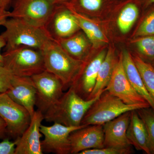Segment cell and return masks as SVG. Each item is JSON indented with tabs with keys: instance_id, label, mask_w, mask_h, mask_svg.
I'll return each mask as SVG.
<instances>
[{
	"instance_id": "31",
	"label": "cell",
	"mask_w": 154,
	"mask_h": 154,
	"mask_svg": "<svg viewBox=\"0 0 154 154\" xmlns=\"http://www.w3.org/2000/svg\"><path fill=\"white\" fill-rule=\"evenodd\" d=\"M10 11L5 9H0V26H4L7 20L10 18Z\"/></svg>"
},
{
	"instance_id": "7",
	"label": "cell",
	"mask_w": 154,
	"mask_h": 154,
	"mask_svg": "<svg viewBox=\"0 0 154 154\" xmlns=\"http://www.w3.org/2000/svg\"><path fill=\"white\" fill-rule=\"evenodd\" d=\"M0 117L7 125V137H20L30 124L28 110L10 98L6 93L0 94Z\"/></svg>"
},
{
	"instance_id": "23",
	"label": "cell",
	"mask_w": 154,
	"mask_h": 154,
	"mask_svg": "<svg viewBox=\"0 0 154 154\" xmlns=\"http://www.w3.org/2000/svg\"><path fill=\"white\" fill-rule=\"evenodd\" d=\"M142 79L145 87L154 100V68L139 57L133 58Z\"/></svg>"
},
{
	"instance_id": "1",
	"label": "cell",
	"mask_w": 154,
	"mask_h": 154,
	"mask_svg": "<svg viewBox=\"0 0 154 154\" xmlns=\"http://www.w3.org/2000/svg\"><path fill=\"white\" fill-rule=\"evenodd\" d=\"M102 93L93 99L85 100L70 87L44 114V120L68 126H80L87 111Z\"/></svg>"
},
{
	"instance_id": "21",
	"label": "cell",
	"mask_w": 154,
	"mask_h": 154,
	"mask_svg": "<svg viewBox=\"0 0 154 154\" xmlns=\"http://www.w3.org/2000/svg\"><path fill=\"white\" fill-rule=\"evenodd\" d=\"M66 6L72 12L76 18L80 28L94 48L99 47L107 42L105 34L95 22L85 15L77 12L70 6Z\"/></svg>"
},
{
	"instance_id": "26",
	"label": "cell",
	"mask_w": 154,
	"mask_h": 154,
	"mask_svg": "<svg viewBox=\"0 0 154 154\" xmlns=\"http://www.w3.org/2000/svg\"><path fill=\"white\" fill-rule=\"evenodd\" d=\"M150 35H154V11L144 19L135 33L137 37Z\"/></svg>"
},
{
	"instance_id": "6",
	"label": "cell",
	"mask_w": 154,
	"mask_h": 154,
	"mask_svg": "<svg viewBox=\"0 0 154 154\" xmlns=\"http://www.w3.org/2000/svg\"><path fill=\"white\" fill-rule=\"evenodd\" d=\"M10 17L21 19L34 26L46 28L56 5L52 0H13Z\"/></svg>"
},
{
	"instance_id": "2",
	"label": "cell",
	"mask_w": 154,
	"mask_h": 154,
	"mask_svg": "<svg viewBox=\"0 0 154 154\" xmlns=\"http://www.w3.org/2000/svg\"><path fill=\"white\" fill-rule=\"evenodd\" d=\"M2 33L6 42L5 50L28 46L42 50L53 40L46 28L37 27L18 18L10 17Z\"/></svg>"
},
{
	"instance_id": "11",
	"label": "cell",
	"mask_w": 154,
	"mask_h": 154,
	"mask_svg": "<svg viewBox=\"0 0 154 154\" xmlns=\"http://www.w3.org/2000/svg\"><path fill=\"white\" fill-rule=\"evenodd\" d=\"M106 53L105 50L102 51L90 60L88 57L83 62L79 74L71 86V88L83 99L88 100L94 90L99 69Z\"/></svg>"
},
{
	"instance_id": "25",
	"label": "cell",
	"mask_w": 154,
	"mask_h": 154,
	"mask_svg": "<svg viewBox=\"0 0 154 154\" xmlns=\"http://www.w3.org/2000/svg\"><path fill=\"white\" fill-rule=\"evenodd\" d=\"M135 43L142 54L151 59H154V35L143 36Z\"/></svg>"
},
{
	"instance_id": "34",
	"label": "cell",
	"mask_w": 154,
	"mask_h": 154,
	"mask_svg": "<svg viewBox=\"0 0 154 154\" xmlns=\"http://www.w3.org/2000/svg\"><path fill=\"white\" fill-rule=\"evenodd\" d=\"M13 0H0V9L7 10Z\"/></svg>"
},
{
	"instance_id": "19",
	"label": "cell",
	"mask_w": 154,
	"mask_h": 154,
	"mask_svg": "<svg viewBox=\"0 0 154 154\" xmlns=\"http://www.w3.org/2000/svg\"><path fill=\"white\" fill-rule=\"evenodd\" d=\"M56 41L65 51L75 59L84 62L88 58L90 42L84 32H77L69 37Z\"/></svg>"
},
{
	"instance_id": "18",
	"label": "cell",
	"mask_w": 154,
	"mask_h": 154,
	"mask_svg": "<svg viewBox=\"0 0 154 154\" xmlns=\"http://www.w3.org/2000/svg\"><path fill=\"white\" fill-rule=\"evenodd\" d=\"M121 54L123 68L130 83L134 89L144 98L150 106L154 110V99L146 89L132 56L126 50L123 51Z\"/></svg>"
},
{
	"instance_id": "32",
	"label": "cell",
	"mask_w": 154,
	"mask_h": 154,
	"mask_svg": "<svg viewBox=\"0 0 154 154\" xmlns=\"http://www.w3.org/2000/svg\"><path fill=\"white\" fill-rule=\"evenodd\" d=\"M7 137V125L2 119L0 117V139Z\"/></svg>"
},
{
	"instance_id": "33",
	"label": "cell",
	"mask_w": 154,
	"mask_h": 154,
	"mask_svg": "<svg viewBox=\"0 0 154 154\" xmlns=\"http://www.w3.org/2000/svg\"><path fill=\"white\" fill-rule=\"evenodd\" d=\"M6 42L5 39L2 34L0 35V66H4V56L2 53L1 51L2 48L5 47Z\"/></svg>"
},
{
	"instance_id": "16",
	"label": "cell",
	"mask_w": 154,
	"mask_h": 154,
	"mask_svg": "<svg viewBox=\"0 0 154 154\" xmlns=\"http://www.w3.org/2000/svg\"><path fill=\"white\" fill-rule=\"evenodd\" d=\"M131 112L123 113L103 125L105 147L124 148L131 146L127 137Z\"/></svg>"
},
{
	"instance_id": "15",
	"label": "cell",
	"mask_w": 154,
	"mask_h": 154,
	"mask_svg": "<svg viewBox=\"0 0 154 154\" xmlns=\"http://www.w3.org/2000/svg\"><path fill=\"white\" fill-rule=\"evenodd\" d=\"M44 116L41 111H35L28 128L20 137L17 143L15 154H42L41 141L42 134L40 132L42 122Z\"/></svg>"
},
{
	"instance_id": "29",
	"label": "cell",
	"mask_w": 154,
	"mask_h": 154,
	"mask_svg": "<svg viewBox=\"0 0 154 154\" xmlns=\"http://www.w3.org/2000/svg\"><path fill=\"white\" fill-rule=\"evenodd\" d=\"M78 4L82 10L88 12H94L100 8L102 0H79Z\"/></svg>"
},
{
	"instance_id": "28",
	"label": "cell",
	"mask_w": 154,
	"mask_h": 154,
	"mask_svg": "<svg viewBox=\"0 0 154 154\" xmlns=\"http://www.w3.org/2000/svg\"><path fill=\"white\" fill-rule=\"evenodd\" d=\"M13 77L8 70L0 66V94L6 93L10 89Z\"/></svg>"
},
{
	"instance_id": "27",
	"label": "cell",
	"mask_w": 154,
	"mask_h": 154,
	"mask_svg": "<svg viewBox=\"0 0 154 154\" xmlns=\"http://www.w3.org/2000/svg\"><path fill=\"white\" fill-rule=\"evenodd\" d=\"M132 152L131 146L128 148H117L104 147L100 149L86 150L79 154H129Z\"/></svg>"
},
{
	"instance_id": "35",
	"label": "cell",
	"mask_w": 154,
	"mask_h": 154,
	"mask_svg": "<svg viewBox=\"0 0 154 154\" xmlns=\"http://www.w3.org/2000/svg\"><path fill=\"white\" fill-rule=\"evenodd\" d=\"M56 5H67L70 0H52Z\"/></svg>"
},
{
	"instance_id": "9",
	"label": "cell",
	"mask_w": 154,
	"mask_h": 154,
	"mask_svg": "<svg viewBox=\"0 0 154 154\" xmlns=\"http://www.w3.org/2000/svg\"><path fill=\"white\" fill-rule=\"evenodd\" d=\"M86 126L81 125L79 126H68L57 122L51 126L41 125L40 132L44 137V139L41 141L42 152L48 153L70 154V134Z\"/></svg>"
},
{
	"instance_id": "4",
	"label": "cell",
	"mask_w": 154,
	"mask_h": 154,
	"mask_svg": "<svg viewBox=\"0 0 154 154\" xmlns=\"http://www.w3.org/2000/svg\"><path fill=\"white\" fill-rule=\"evenodd\" d=\"M150 107L148 102L128 105L105 90L88 110L81 125H104L119 116L132 110Z\"/></svg>"
},
{
	"instance_id": "24",
	"label": "cell",
	"mask_w": 154,
	"mask_h": 154,
	"mask_svg": "<svg viewBox=\"0 0 154 154\" xmlns=\"http://www.w3.org/2000/svg\"><path fill=\"white\" fill-rule=\"evenodd\" d=\"M147 108L139 109L137 112L146 128L152 152H154V113Z\"/></svg>"
},
{
	"instance_id": "20",
	"label": "cell",
	"mask_w": 154,
	"mask_h": 154,
	"mask_svg": "<svg viewBox=\"0 0 154 154\" xmlns=\"http://www.w3.org/2000/svg\"><path fill=\"white\" fill-rule=\"evenodd\" d=\"M117 60L114 50L112 48H110L101 64L96 85L88 100L93 99L105 91L112 77Z\"/></svg>"
},
{
	"instance_id": "36",
	"label": "cell",
	"mask_w": 154,
	"mask_h": 154,
	"mask_svg": "<svg viewBox=\"0 0 154 154\" xmlns=\"http://www.w3.org/2000/svg\"><path fill=\"white\" fill-rule=\"evenodd\" d=\"M149 2L150 3H154V0H148Z\"/></svg>"
},
{
	"instance_id": "17",
	"label": "cell",
	"mask_w": 154,
	"mask_h": 154,
	"mask_svg": "<svg viewBox=\"0 0 154 154\" xmlns=\"http://www.w3.org/2000/svg\"><path fill=\"white\" fill-rule=\"evenodd\" d=\"M127 137L131 145L134 146L137 149L143 151L147 154L152 153L147 130L137 110L131 112Z\"/></svg>"
},
{
	"instance_id": "8",
	"label": "cell",
	"mask_w": 154,
	"mask_h": 154,
	"mask_svg": "<svg viewBox=\"0 0 154 154\" xmlns=\"http://www.w3.org/2000/svg\"><path fill=\"white\" fill-rule=\"evenodd\" d=\"M31 78L36 89V106L44 115L63 95V84L55 75L46 70Z\"/></svg>"
},
{
	"instance_id": "5",
	"label": "cell",
	"mask_w": 154,
	"mask_h": 154,
	"mask_svg": "<svg viewBox=\"0 0 154 154\" xmlns=\"http://www.w3.org/2000/svg\"><path fill=\"white\" fill-rule=\"evenodd\" d=\"M4 66L13 75L30 77L45 70L42 51L28 46H19L3 54Z\"/></svg>"
},
{
	"instance_id": "10",
	"label": "cell",
	"mask_w": 154,
	"mask_h": 154,
	"mask_svg": "<svg viewBox=\"0 0 154 154\" xmlns=\"http://www.w3.org/2000/svg\"><path fill=\"white\" fill-rule=\"evenodd\" d=\"M105 90L128 105L147 102L134 89L128 79L122 65L121 54L116 61L112 77Z\"/></svg>"
},
{
	"instance_id": "14",
	"label": "cell",
	"mask_w": 154,
	"mask_h": 154,
	"mask_svg": "<svg viewBox=\"0 0 154 154\" xmlns=\"http://www.w3.org/2000/svg\"><path fill=\"white\" fill-rule=\"evenodd\" d=\"M6 93L14 101L25 107L32 119L35 112L36 91L31 77L13 75L11 88Z\"/></svg>"
},
{
	"instance_id": "22",
	"label": "cell",
	"mask_w": 154,
	"mask_h": 154,
	"mask_svg": "<svg viewBox=\"0 0 154 154\" xmlns=\"http://www.w3.org/2000/svg\"><path fill=\"white\" fill-rule=\"evenodd\" d=\"M139 10L135 4H129L120 12L117 19V24L122 33H128L137 19Z\"/></svg>"
},
{
	"instance_id": "3",
	"label": "cell",
	"mask_w": 154,
	"mask_h": 154,
	"mask_svg": "<svg viewBox=\"0 0 154 154\" xmlns=\"http://www.w3.org/2000/svg\"><path fill=\"white\" fill-rule=\"evenodd\" d=\"M42 51L45 70L61 80L64 90L69 88L79 74L84 62L71 56L54 39L50 42Z\"/></svg>"
},
{
	"instance_id": "12",
	"label": "cell",
	"mask_w": 154,
	"mask_h": 154,
	"mask_svg": "<svg viewBox=\"0 0 154 154\" xmlns=\"http://www.w3.org/2000/svg\"><path fill=\"white\" fill-rule=\"evenodd\" d=\"M45 28L56 41L69 37L81 29L76 18L66 5L56 6Z\"/></svg>"
},
{
	"instance_id": "13",
	"label": "cell",
	"mask_w": 154,
	"mask_h": 154,
	"mask_svg": "<svg viewBox=\"0 0 154 154\" xmlns=\"http://www.w3.org/2000/svg\"><path fill=\"white\" fill-rule=\"evenodd\" d=\"M70 154H79L86 150L105 147L104 132L102 125H91L76 130L69 136Z\"/></svg>"
},
{
	"instance_id": "30",
	"label": "cell",
	"mask_w": 154,
	"mask_h": 154,
	"mask_svg": "<svg viewBox=\"0 0 154 154\" xmlns=\"http://www.w3.org/2000/svg\"><path fill=\"white\" fill-rule=\"evenodd\" d=\"M17 140L14 141L10 138L6 137L0 142V154H15Z\"/></svg>"
}]
</instances>
